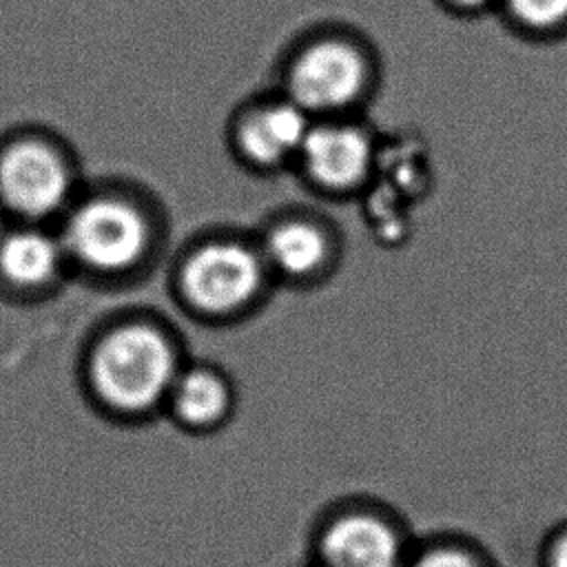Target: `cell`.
<instances>
[{"mask_svg": "<svg viewBox=\"0 0 567 567\" xmlns=\"http://www.w3.org/2000/svg\"><path fill=\"white\" fill-rule=\"evenodd\" d=\"M377 144L361 122L350 117L315 120L295 166L308 186L332 195L361 190L374 171Z\"/></svg>", "mask_w": 567, "mask_h": 567, "instance_id": "ba28073f", "label": "cell"}, {"mask_svg": "<svg viewBox=\"0 0 567 567\" xmlns=\"http://www.w3.org/2000/svg\"><path fill=\"white\" fill-rule=\"evenodd\" d=\"M184 368L173 332L144 312L100 321L82 341L75 372L86 408L115 427H140L164 414Z\"/></svg>", "mask_w": 567, "mask_h": 567, "instance_id": "6da1fadb", "label": "cell"}, {"mask_svg": "<svg viewBox=\"0 0 567 567\" xmlns=\"http://www.w3.org/2000/svg\"><path fill=\"white\" fill-rule=\"evenodd\" d=\"M86 177L71 142L44 124L0 133V219L55 226Z\"/></svg>", "mask_w": 567, "mask_h": 567, "instance_id": "3957f363", "label": "cell"}, {"mask_svg": "<svg viewBox=\"0 0 567 567\" xmlns=\"http://www.w3.org/2000/svg\"><path fill=\"white\" fill-rule=\"evenodd\" d=\"M405 567H498L492 551L461 532L416 536Z\"/></svg>", "mask_w": 567, "mask_h": 567, "instance_id": "7c38bea8", "label": "cell"}, {"mask_svg": "<svg viewBox=\"0 0 567 567\" xmlns=\"http://www.w3.org/2000/svg\"><path fill=\"white\" fill-rule=\"evenodd\" d=\"M414 540L396 507L374 496H346L312 520L306 567H405Z\"/></svg>", "mask_w": 567, "mask_h": 567, "instance_id": "277c9868", "label": "cell"}, {"mask_svg": "<svg viewBox=\"0 0 567 567\" xmlns=\"http://www.w3.org/2000/svg\"><path fill=\"white\" fill-rule=\"evenodd\" d=\"M503 4L523 31L554 35L567 29V0H503Z\"/></svg>", "mask_w": 567, "mask_h": 567, "instance_id": "4fadbf2b", "label": "cell"}, {"mask_svg": "<svg viewBox=\"0 0 567 567\" xmlns=\"http://www.w3.org/2000/svg\"><path fill=\"white\" fill-rule=\"evenodd\" d=\"M257 246L270 277L288 284H310L323 277L337 250L326 224L308 215H286L270 221Z\"/></svg>", "mask_w": 567, "mask_h": 567, "instance_id": "30bf717a", "label": "cell"}, {"mask_svg": "<svg viewBox=\"0 0 567 567\" xmlns=\"http://www.w3.org/2000/svg\"><path fill=\"white\" fill-rule=\"evenodd\" d=\"M233 410L235 390L221 370L208 363H184L168 392L164 414L188 434H213L228 423Z\"/></svg>", "mask_w": 567, "mask_h": 567, "instance_id": "8fae6325", "label": "cell"}, {"mask_svg": "<svg viewBox=\"0 0 567 567\" xmlns=\"http://www.w3.org/2000/svg\"><path fill=\"white\" fill-rule=\"evenodd\" d=\"M55 230L71 279L93 288L128 286L148 270L159 246L153 206L120 179H86Z\"/></svg>", "mask_w": 567, "mask_h": 567, "instance_id": "7a4b0ae2", "label": "cell"}, {"mask_svg": "<svg viewBox=\"0 0 567 567\" xmlns=\"http://www.w3.org/2000/svg\"><path fill=\"white\" fill-rule=\"evenodd\" d=\"M270 272L257 241L217 235L195 244L175 268V295L186 310L226 321L255 308Z\"/></svg>", "mask_w": 567, "mask_h": 567, "instance_id": "5b68a950", "label": "cell"}, {"mask_svg": "<svg viewBox=\"0 0 567 567\" xmlns=\"http://www.w3.org/2000/svg\"><path fill=\"white\" fill-rule=\"evenodd\" d=\"M312 117L286 93L248 104L235 120V151L257 171H277L297 162Z\"/></svg>", "mask_w": 567, "mask_h": 567, "instance_id": "9c48e42d", "label": "cell"}, {"mask_svg": "<svg viewBox=\"0 0 567 567\" xmlns=\"http://www.w3.org/2000/svg\"><path fill=\"white\" fill-rule=\"evenodd\" d=\"M445 2L458 11H478V9H485L487 4H492L494 0H445Z\"/></svg>", "mask_w": 567, "mask_h": 567, "instance_id": "9a60e30c", "label": "cell"}, {"mask_svg": "<svg viewBox=\"0 0 567 567\" xmlns=\"http://www.w3.org/2000/svg\"><path fill=\"white\" fill-rule=\"evenodd\" d=\"M374 86V62L361 44L323 35L299 47L286 69V95L312 120L350 117Z\"/></svg>", "mask_w": 567, "mask_h": 567, "instance_id": "8992f818", "label": "cell"}, {"mask_svg": "<svg viewBox=\"0 0 567 567\" xmlns=\"http://www.w3.org/2000/svg\"><path fill=\"white\" fill-rule=\"evenodd\" d=\"M536 567H567V518L549 527L538 543Z\"/></svg>", "mask_w": 567, "mask_h": 567, "instance_id": "5bb4252c", "label": "cell"}, {"mask_svg": "<svg viewBox=\"0 0 567 567\" xmlns=\"http://www.w3.org/2000/svg\"><path fill=\"white\" fill-rule=\"evenodd\" d=\"M73 281L55 226L0 219V301L38 306Z\"/></svg>", "mask_w": 567, "mask_h": 567, "instance_id": "52a82bcc", "label": "cell"}]
</instances>
